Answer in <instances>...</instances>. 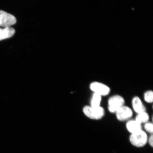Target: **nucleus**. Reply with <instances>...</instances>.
I'll return each mask as SVG.
<instances>
[{
    "instance_id": "f8f14e48",
    "label": "nucleus",
    "mask_w": 153,
    "mask_h": 153,
    "mask_svg": "<svg viewBox=\"0 0 153 153\" xmlns=\"http://www.w3.org/2000/svg\"><path fill=\"white\" fill-rule=\"evenodd\" d=\"M143 99L145 102L151 104L153 102V91L148 90L145 91L143 94Z\"/></svg>"
},
{
    "instance_id": "1a4fd4ad",
    "label": "nucleus",
    "mask_w": 153,
    "mask_h": 153,
    "mask_svg": "<svg viewBox=\"0 0 153 153\" xmlns=\"http://www.w3.org/2000/svg\"><path fill=\"white\" fill-rule=\"evenodd\" d=\"M15 32L14 29L12 27L0 28V41L12 37Z\"/></svg>"
},
{
    "instance_id": "7ed1b4c3",
    "label": "nucleus",
    "mask_w": 153,
    "mask_h": 153,
    "mask_svg": "<svg viewBox=\"0 0 153 153\" xmlns=\"http://www.w3.org/2000/svg\"><path fill=\"white\" fill-rule=\"evenodd\" d=\"M124 97L119 95H115L111 97L108 100V109L111 113L115 114L117 111L125 105Z\"/></svg>"
},
{
    "instance_id": "9d476101",
    "label": "nucleus",
    "mask_w": 153,
    "mask_h": 153,
    "mask_svg": "<svg viewBox=\"0 0 153 153\" xmlns=\"http://www.w3.org/2000/svg\"><path fill=\"white\" fill-rule=\"evenodd\" d=\"M149 119L150 117L149 114L146 111H145L137 114L135 120L142 125V124L149 122Z\"/></svg>"
},
{
    "instance_id": "6e6552de",
    "label": "nucleus",
    "mask_w": 153,
    "mask_h": 153,
    "mask_svg": "<svg viewBox=\"0 0 153 153\" xmlns=\"http://www.w3.org/2000/svg\"><path fill=\"white\" fill-rule=\"evenodd\" d=\"M142 124L134 120H130L126 124V128L127 131L131 134L136 133L143 129Z\"/></svg>"
},
{
    "instance_id": "0eeeda50",
    "label": "nucleus",
    "mask_w": 153,
    "mask_h": 153,
    "mask_svg": "<svg viewBox=\"0 0 153 153\" xmlns=\"http://www.w3.org/2000/svg\"><path fill=\"white\" fill-rule=\"evenodd\" d=\"M131 104L133 110L137 114L146 111V107L139 97L135 96L133 97L132 99Z\"/></svg>"
},
{
    "instance_id": "20e7f679",
    "label": "nucleus",
    "mask_w": 153,
    "mask_h": 153,
    "mask_svg": "<svg viewBox=\"0 0 153 153\" xmlns=\"http://www.w3.org/2000/svg\"><path fill=\"white\" fill-rule=\"evenodd\" d=\"M89 88L93 93H97L102 97L108 95L111 92L110 88L108 85L97 81L91 82L89 85Z\"/></svg>"
},
{
    "instance_id": "ddd939ff",
    "label": "nucleus",
    "mask_w": 153,
    "mask_h": 153,
    "mask_svg": "<svg viewBox=\"0 0 153 153\" xmlns=\"http://www.w3.org/2000/svg\"><path fill=\"white\" fill-rule=\"evenodd\" d=\"M144 131L147 133L152 134L153 133V124L152 122H147L144 124Z\"/></svg>"
},
{
    "instance_id": "39448f33",
    "label": "nucleus",
    "mask_w": 153,
    "mask_h": 153,
    "mask_svg": "<svg viewBox=\"0 0 153 153\" xmlns=\"http://www.w3.org/2000/svg\"><path fill=\"white\" fill-rule=\"evenodd\" d=\"M133 113L132 109L124 105L117 111L115 114L118 121L124 122L129 120L132 117Z\"/></svg>"
},
{
    "instance_id": "423d86ee",
    "label": "nucleus",
    "mask_w": 153,
    "mask_h": 153,
    "mask_svg": "<svg viewBox=\"0 0 153 153\" xmlns=\"http://www.w3.org/2000/svg\"><path fill=\"white\" fill-rule=\"evenodd\" d=\"M16 22V19L13 15L0 10V26L4 28L10 27Z\"/></svg>"
},
{
    "instance_id": "4468645a",
    "label": "nucleus",
    "mask_w": 153,
    "mask_h": 153,
    "mask_svg": "<svg viewBox=\"0 0 153 153\" xmlns=\"http://www.w3.org/2000/svg\"><path fill=\"white\" fill-rule=\"evenodd\" d=\"M148 143L150 146L152 147L153 146V136L152 134H150V136L148 137Z\"/></svg>"
},
{
    "instance_id": "9b49d317",
    "label": "nucleus",
    "mask_w": 153,
    "mask_h": 153,
    "mask_svg": "<svg viewBox=\"0 0 153 153\" xmlns=\"http://www.w3.org/2000/svg\"><path fill=\"white\" fill-rule=\"evenodd\" d=\"M102 97L100 95L97 93H93L91 97L90 106L93 107L101 106Z\"/></svg>"
},
{
    "instance_id": "f03ea898",
    "label": "nucleus",
    "mask_w": 153,
    "mask_h": 153,
    "mask_svg": "<svg viewBox=\"0 0 153 153\" xmlns=\"http://www.w3.org/2000/svg\"><path fill=\"white\" fill-rule=\"evenodd\" d=\"M83 111L88 118L96 120L102 119L105 114L104 108L101 106L93 107L90 105H86L83 107Z\"/></svg>"
},
{
    "instance_id": "f257e3e1",
    "label": "nucleus",
    "mask_w": 153,
    "mask_h": 153,
    "mask_svg": "<svg viewBox=\"0 0 153 153\" xmlns=\"http://www.w3.org/2000/svg\"><path fill=\"white\" fill-rule=\"evenodd\" d=\"M148 136L144 130L130 134L129 141L130 143L134 147L141 148L144 147L148 143Z\"/></svg>"
}]
</instances>
